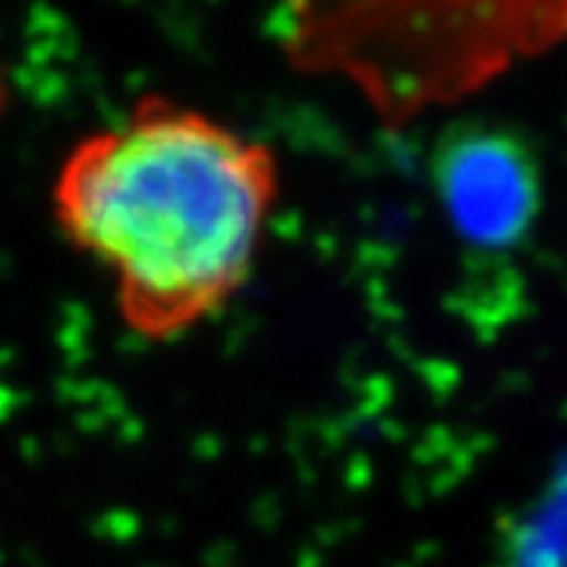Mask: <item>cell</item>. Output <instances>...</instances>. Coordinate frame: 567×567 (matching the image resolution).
Returning <instances> with one entry per match:
<instances>
[{"label": "cell", "instance_id": "obj_2", "mask_svg": "<svg viewBox=\"0 0 567 567\" xmlns=\"http://www.w3.org/2000/svg\"><path fill=\"white\" fill-rule=\"evenodd\" d=\"M382 3H394V10L375 29L379 39L353 63L350 76L385 114L404 121L425 104L461 99L567 32V0Z\"/></svg>", "mask_w": 567, "mask_h": 567}, {"label": "cell", "instance_id": "obj_1", "mask_svg": "<svg viewBox=\"0 0 567 567\" xmlns=\"http://www.w3.org/2000/svg\"><path fill=\"white\" fill-rule=\"evenodd\" d=\"M278 203L268 142L164 95L85 133L51 186L61 237L107 275L121 322L148 344L177 341L244 293Z\"/></svg>", "mask_w": 567, "mask_h": 567}, {"label": "cell", "instance_id": "obj_3", "mask_svg": "<svg viewBox=\"0 0 567 567\" xmlns=\"http://www.w3.org/2000/svg\"><path fill=\"white\" fill-rule=\"evenodd\" d=\"M447 218L480 246L517 244L539 205V177L527 145L498 130H457L435 158Z\"/></svg>", "mask_w": 567, "mask_h": 567}, {"label": "cell", "instance_id": "obj_4", "mask_svg": "<svg viewBox=\"0 0 567 567\" xmlns=\"http://www.w3.org/2000/svg\"><path fill=\"white\" fill-rule=\"evenodd\" d=\"M7 104H10V82H7V76H3V70H0V117H3Z\"/></svg>", "mask_w": 567, "mask_h": 567}]
</instances>
